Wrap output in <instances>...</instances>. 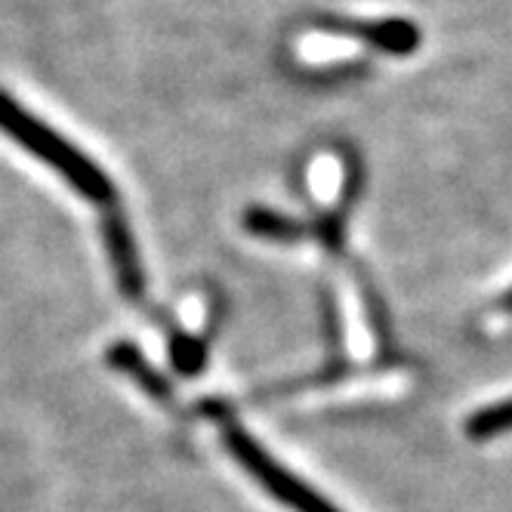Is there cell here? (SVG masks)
<instances>
[{
	"label": "cell",
	"mask_w": 512,
	"mask_h": 512,
	"mask_svg": "<svg viewBox=\"0 0 512 512\" xmlns=\"http://www.w3.org/2000/svg\"><path fill=\"white\" fill-rule=\"evenodd\" d=\"M223 438H226L229 454L253 475L256 485H263L287 509H294V512H340L331 500H324L315 488L300 482L294 472H287L275 457H269V451L263 445H256L241 426H229Z\"/></svg>",
	"instance_id": "2"
},
{
	"label": "cell",
	"mask_w": 512,
	"mask_h": 512,
	"mask_svg": "<svg viewBox=\"0 0 512 512\" xmlns=\"http://www.w3.org/2000/svg\"><path fill=\"white\" fill-rule=\"evenodd\" d=\"M102 235H105L108 256H112V269L121 284V294L127 300H139L145 290V275H142V263H139L136 241H133L127 219L118 210H108L102 219Z\"/></svg>",
	"instance_id": "4"
},
{
	"label": "cell",
	"mask_w": 512,
	"mask_h": 512,
	"mask_svg": "<svg viewBox=\"0 0 512 512\" xmlns=\"http://www.w3.org/2000/svg\"><path fill=\"white\" fill-rule=\"evenodd\" d=\"M315 25L343 34V38H355L380 53L389 56H411L423 44V34L417 22L411 19H337V16H315Z\"/></svg>",
	"instance_id": "3"
},
{
	"label": "cell",
	"mask_w": 512,
	"mask_h": 512,
	"mask_svg": "<svg viewBox=\"0 0 512 512\" xmlns=\"http://www.w3.org/2000/svg\"><path fill=\"white\" fill-rule=\"evenodd\" d=\"M173 358H176V368L186 371V374H195L201 368V346L195 340H182V343H173Z\"/></svg>",
	"instance_id": "8"
},
{
	"label": "cell",
	"mask_w": 512,
	"mask_h": 512,
	"mask_svg": "<svg viewBox=\"0 0 512 512\" xmlns=\"http://www.w3.org/2000/svg\"><path fill=\"white\" fill-rule=\"evenodd\" d=\"M506 306H512V294H509V297H506Z\"/></svg>",
	"instance_id": "9"
},
{
	"label": "cell",
	"mask_w": 512,
	"mask_h": 512,
	"mask_svg": "<svg viewBox=\"0 0 512 512\" xmlns=\"http://www.w3.org/2000/svg\"><path fill=\"white\" fill-rule=\"evenodd\" d=\"M244 229L256 238H269V241H300L306 235V229L297 223V219H290L278 210H269V207H247L244 213Z\"/></svg>",
	"instance_id": "5"
},
{
	"label": "cell",
	"mask_w": 512,
	"mask_h": 512,
	"mask_svg": "<svg viewBox=\"0 0 512 512\" xmlns=\"http://www.w3.org/2000/svg\"><path fill=\"white\" fill-rule=\"evenodd\" d=\"M108 361H112L118 371L130 374V377H133V383H139L142 389H149L152 395H161V398H167V395H170V386L164 383V377H161V374H155V368H152L149 361L142 358V352H139V349H133V346H127V343H118L112 352H108Z\"/></svg>",
	"instance_id": "6"
},
{
	"label": "cell",
	"mask_w": 512,
	"mask_h": 512,
	"mask_svg": "<svg viewBox=\"0 0 512 512\" xmlns=\"http://www.w3.org/2000/svg\"><path fill=\"white\" fill-rule=\"evenodd\" d=\"M0 133L13 139L19 149L44 161L56 173L68 179V186L78 195L96 201V204H115V182L108 173H102L81 149H75L62 133H56L50 124L34 118L28 108L13 99L7 90H0Z\"/></svg>",
	"instance_id": "1"
},
{
	"label": "cell",
	"mask_w": 512,
	"mask_h": 512,
	"mask_svg": "<svg viewBox=\"0 0 512 512\" xmlns=\"http://www.w3.org/2000/svg\"><path fill=\"white\" fill-rule=\"evenodd\" d=\"M466 432L472 438H494L503 432H512V398L509 401H497V405L479 411L475 417H469Z\"/></svg>",
	"instance_id": "7"
}]
</instances>
